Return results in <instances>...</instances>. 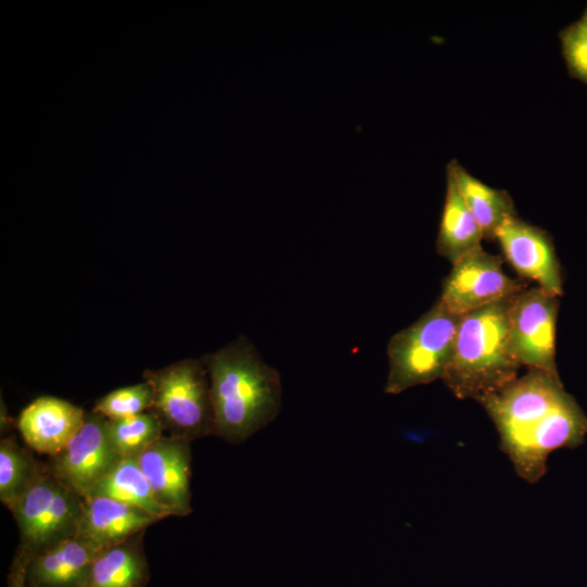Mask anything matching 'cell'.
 Returning <instances> with one entry per match:
<instances>
[{
    "label": "cell",
    "instance_id": "cell-22",
    "mask_svg": "<svg viewBox=\"0 0 587 587\" xmlns=\"http://www.w3.org/2000/svg\"><path fill=\"white\" fill-rule=\"evenodd\" d=\"M561 41L572 73L587 83V16L566 28Z\"/></svg>",
    "mask_w": 587,
    "mask_h": 587
},
{
    "label": "cell",
    "instance_id": "cell-11",
    "mask_svg": "<svg viewBox=\"0 0 587 587\" xmlns=\"http://www.w3.org/2000/svg\"><path fill=\"white\" fill-rule=\"evenodd\" d=\"M496 239L512 267L545 291L560 297L563 294L560 264L547 233L517 215L505 220L495 232Z\"/></svg>",
    "mask_w": 587,
    "mask_h": 587
},
{
    "label": "cell",
    "instance_id": "cell-7",
    "mask_svg": "<svg viewBox=\"0 0 587 587\" xmlns=\"http://www.w3.org/2000/svg\"><path fill=\"white\" fill-rule=\"evenodd\" d=\"M559 299L540 287L522 290L510 309V346L529 371L559 376L555 364V332Z\"/></svg>",
    "mask_w": 587,
    "mask_h": 587
},
{
    "label": "cell",
    "instance_id": "cell-3",
    "mask_svg": "<svg viewBox=\"0 0 587 587\" xmlns=\"http://www.w3.org/2000/svg\"><path fill=\"white\" fill-rule=\"evenodd\" d=\"M512 299L462 316L453 353L441 379L457 398L476 401L517 377L521 364L510 346Z\"/></svg>",
    "mask_w": 587,
    "mask_h": 587
},
{
    "label": "cell",
    "instance_id": "cell-13",
    "mask_svg": "<svg viewBox=\"0 0 587 587\" xmlns=\"http://www.w3.org/2000/svg\"><path fill=\"white\" fill-rule=\"evenodd\" d=\"M158 521L145 510L122 501L87 496L83 498L76 536L100 551L145 532Z\"/></svg>",
    "mask_w": 587,
    "mask_h": 587
},
{
    "label": "cell",
    "instance_id": "cell-6",
    "mask_svg": "<svg viewBox=\"0 0 587 587\" xmlns=\"http://www.w3.org/2000/svg\"><path fill=\"white\" fill-rule=\"evenodd\" d=\"M82 508L83 497L46 465L10 510L20 532L17 550L33 555L75 536Z\"/></svg>",
    "mask_w": 587,
    "mask_h": 587
},
{
    "label": "cell",
    "instance_id": "cell-4",
    "mask_svg": "<svg viewBox=\"0 0 587 587\" xmlns=\"http://www.w3.org/2000/svg\"><path fill=\"white\" fill-rule=\"evenodd\" d=\"M462 316L437 300L415 322L388 341V374L384 391L399 395L410 388L442 379L450 363Z\"/></svg>",
    "mask_w": 587,
    "mask_h": 587
},
{
    "label": "cell",
    "instance_id": "cell-17",
    "mask_svg": "<svg viewBox=\"0 0 587 587\" xmlns=\"http://www.w3.org/2000/svg\"><path fill=\"white\" fill-rule=\"evenodd\" d=\"M447 174L452 177L467 208L478 222L484 238L494 239L496 229L505 220L516 215L513 200L505 190L486 185L457 161L449 163Z\"/></svg>",
    "mask_w": 587,
    "mask_h": 587
},
{
    "label": "cell",
    "instance_id": "cell-9",
    "mask_svg": "<svg viewBox=\"0 0 587 587\" xmlns=\"http://www.w3.org/2000/svg\"><path fill=\"white\" fill-rule=\"evenodd\" d=\"M107 422L93 410L86 412L80 429L48 464L50 472L80 497L122 460L109 438Z\"/></svg>",
    "mask_w": 587,
    "mask_h": 587
},
{
    "label": "cell",
    "instance_id": "cell-21",
    "mask_svg": "<svg viewBox=\"0 0 587 587\" xmlns=\"http://www.w3.org/2000/svg\"><path fill=\"white\" fill-rule=\"evenodd\" d=\"M152 404V389L146 380L114 389L101 397L93 411L108 420H121L148 412Z\"/></svg>",
    "mask_w": 587,
    "mask_h": 587
},
{
    "label": "cell",
    "instance_id": "cell-8",
    "mask_svg": "<svg viewBox=\"0 0 587 587\" xmlns=\"http://www.w3.org/2000/svg\"><path fill=\"white\" fill-rule=\"evenodd\" d=\"M503 261L479 248L460 258L445 278L437 299L450 313L463 316L489 304L511 299L523 286L510 278Z\"/></svg>",
    "mask_w": 587,
    "mask_h": 587
},
{
    "label": "cell",
    "instance_id": "cell-2",
    "mask_svg": "<svg viewBox=\"0 0 587 587\" xmlns=\"http://www.w3.org/2000/svg\"><path fill=\"white\" fill-rule=\"evenodd\" d=\"M201 359L210 377L215 436L241 444L276 419L282 409L280 376L247 337Z\"/></svg>",
    "mask_w": 587,
    "mask_h": 587
},
{
    "label": "cell",
    "instance_id": "cell-15",
    "mask_svg": "<svg viewBox=\"0 0 587 587\" xmlns=\"http://www.w3.org/2000/svg\"><path fill=\"white\" fill-rule=\"evenodd\" d=\"M143 534L100 550L80 587H146L150 573Z\"/></svg>",
    "mask_w": 587,
    "mask_h": 587
},
{
    "label": "cell",
    "instance_id": "cell-19",
    "mask_svg": "<svg viewBox=\"0 0 587 587\" xmlns=\"http://www.w3.org/2000/svg\"><path fill=\"white\" fill-rule=\"evenodd\" d=\"M46 465L38 463L13 437L0 442V500L9 509Z\"/></svg>",
    "mask_w": 587,
    "mask_h": 587
},
{
    "label": "cell",
    "instance_id": "cell-14",
    "mask_svg": "<svg viewBox=\"0 0 587 587\" xmlns=\"http://www.w3.org/2000/svg\"><path fill=\"white\" fill-rule=\"evenodd\" d=\"M98 552L75 535L36 554L25 553V584L27 587H80Z\"/></svg>",
    "mask_w": 587,
    "mask_h": 587
},
{
    "label": "cell",
    "instance_id": "cell-20",
    "mask_svg": "<svg viewBox=\"0 0 587 587\" xmlns=\"http://www.w3.org/2000/svg\"><path fill=\"white\" fill-rule=\"evenodd\" d=\"M108 435L118 455L136 458L164 434L160 421L145 412L121 420H108Z\"/></svg>",
    "mask_w": 587,
    "mask_h": 587
},
{
    "label": "cell",
    "instance_id": "cell-16",
    "mask_svg": "<svg viewBox=\"0 0 587 587\" xmlns=\"http://www.w3.org/2000/svg\"><path fill=\"white\" fill-rule=\"evenodd\" d=\"M482 228L467 208L452 177L447 174V187L441 213L437 252L451 264L482 248Z\"/></svg>",
    "mask_w": 587,
    "mask_h": 587
},
{
    "label": "cell",
    "instance_id": "cell-24",
    "mask_svg": "<svg viewBox=\"0 0 587 587\" xmlns=\"http://www.w3.org/2000/svg\"><path fill=\"white\" fill-rule=\"evenodd\" d=\"M585 15L587 16V11H586V14H585Z\"/></svg>",
    "mask_w": 587,
    "mask_h": 587
},
{
    "label": "cell",
    "instance_id": "cell-1",
    "mask_svg": "<svg viewBox=\"0 0 587 587\" xmlns=\"http://www.w3.org/2000/svg\"><path fill=\"white\" fill-rule=\"evenodd\" d=\"M476 401L492 421L502 452L528 484L541 479L553 451L576 448L587 436V416L559 376L527 370Z\"/></svg>",
    "mask_w": 587,
    "mask_h": 587
},
{
    "label": "cell",
    "instance_id": "cell-18",
    "mask_svg": "<svg viewBox=\"0 0 587 587\" xmlns=\"http://www.w3.org/2000/svg\"><path fill=\"white\" fill-rule=\"evenodd\" d=\"M87 496H104L122 501L145 510L159 521L171 516L157 500L135 458H123L85 497Z\"/></svg>",
    "mask_w": 587,
    "mask_h": 587
},
{
    "label": "cell",
    "instance_id": "cell-23",
    "mask_svg": "<svg viewBox=\"0 0 587 587\" xmlns=\"http://www.w3.org/2000/svg\"><path fill=\"white\" fill-rule=\"evenodd\" d=\"M26 561V554L17 550L7 577L8 587H27L25 584Z\"/></svg>",
    "mask_w": 587,
    "mask_h": 587
},
{
    "label": "cell",
    "instance_id": "cell-12",
    "mask_svg": "<svg viewBox=\"0 0 587 587\" xmlns=\"http://www.w3.org/2000/svg\"><path fill=\"white\" fill-rule=\"evenodd\" d=\"M85 417L84 409L57 397L43 396L21 412L17 427L29 448L52 458L67 446Z\"/></svg>",
    "mask_w": 587,
    "mask_h": 587
},
{
    "label": "cell",
    "instance_id": "cell-10",
    "mask_svg": "<svg viewBox=\"0 0 587 587\" xmlns=\"http://www.w3.org/2000/svg\"><path fill=\"white\" fill-rule=\"evenodd\" d=\"M135 459L157 500L171 515L191 513L190 441L163 435Z\"/></svg>",
    "mask_w": 587,
    "mask_h": 587
},
{
    "label": "cell",
    "instance_id": "cell-5",
    "mask_svg": "<svg viewBox=\"0 0 587 587\" xmlns=\"http://www.w3.org/2000/svg\"><path fill=\"white\" fill-rule=\"evenodd\" d=\"M152 389L151 412L171 436L188 441L214 435L210 377L202 359H184L146 370Z\"/></svg>",
    "mask_w": 587,
    "mask_h": 587
}]
</instances>
